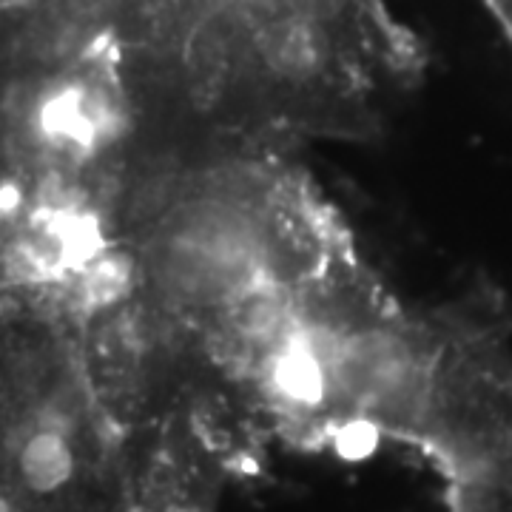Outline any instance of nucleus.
Segmentation results:
<instances>
[{
	"mask_svg": "<svg viewBox=\"0 0 512 512\" xmlns=\"http://www.w3.org/2000/svg\"><path fill=\"white\" fill-rule=\"evenodd\" d=\"M117 72L146 154L205 157L365 137L416 66L379 0H168Z\"/></svg>",
	"mask_w": 512,
	"mask_h": 512,
	"instance_id": "nucleus-1",
	"label": "nucleus"
}]
</instances>
